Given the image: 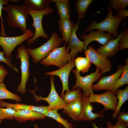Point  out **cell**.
Instances as JSON below:
<instances>
[{
    "label": "cell",
    "instance_id": "6da1fadb",
    "mask_svg": "<svg viewBox=\"0 0 128 128\" xmlns=\"http://www.w3.org/2000/svg\"><path fill=\"white\" fill-rule=\"evenodd\" d=\"M3 9L7 13V22L9 25L19 28L23 34L28 31L26 23L29 14L28 8L25 5L8 4L6 6H3Z\"/></svg>",
    "mask_w": 128,
    "mask_h": 128
},
{
    "label": "cell",
    "instance_id": "7a4b0ae2",
    "mask_svg": "<svg viewBox=\"0 0 128 128\" xmlns=\"http://www.w3.org/2000/svg\"><path fill=\"white\" fill-rule=\"evenodd\" d=\"M107 15L102 21L97 23L93 21L88 28L84 31L85 33L92 30L96 29L106 31L116 38L119 35L118 28L119 24L126 17L116 18L113 15V10L110 5L107 8Z\"/></svg>",
    "mask_w": 128,
    "mask_h": 128
},
{
    "label": "cell",
    "instance_id": "3957f363",
    "mask_svg": "<svg viewBox=\"0 0 128 128\" xmlns=\"http://www.w3.org/2000/svg\"><path fill=\"white\" fill-rule=\"evenodd\" d=\"M62 42V39L59 37L55 31H54L50 38L42 45L34 49L27 48V50L32 58L33 62L36 64L46 58L53 50L59 47Z\"/></svg>",
    "mask_w": 128,
    "mask_h": 128
},
{
    "label": "cell",
    "instance_id": "277c9868",
    "mask_svg": "<svg viewBox=\"0 0 128 128\" xmlns=\"http://www.w3.org/2000/svg\"><path fill=\"white\" fill-rule=\"evenodd\" d=\"M76 78V82L72 88L73 90L77 88H79L83 92L82 96L88 97L93 90L91 87L93 83L98 80L100 78L102 74L100 72L99 68H97L95 71L90 74L83 77L80 74V72L76 69L72 70Z\"/></svg>",
    "mask_w": 128,
    "mask_h": 128
},
{
    "label": "cell",
    "instance_id": "5b68a950",
    "mask_svg": "<svg viewBox=\"0 0 128 128\" xmlns=\"http://www.w3.org/2000/svg\"><path fill=\"white\" fill-rule=\"evenodd\" d=\"M26 46L21 45L17 48V58L21 61V76L20 84L17 88V91L23 94L26 92V85L30 76L29 68L30 55L27 50Z\"/></svg>",
    "mask_w": 128,
    "mask_h": 128
},
{
    "label": "cell",
    "instance_id": "8992f818",
    "mask_svg": "<svg viewBox=\"0 0 128 128\" xmlns=\"http://www.w3.org/2000/svg\"><path fill=\"white\" fill-rule=\"evenodd\" d=\"M53 12V9L49 7L44 10L39 11L28 9V13L32 17L33 20L32 26L34 27L35 32L33 36L27 40L28 44L30 45L34 43L41 37L49 39V36L45 33L43 27L42 20L44 15L52 13Z\"/></svg>",
    "mask_w": 128,
    "mask_h": 128
},
{
    "label": "cell",
    "instance_id": "52a82bcc",
    "mask_svg": "<svg viewBox=\"0 0 128 128\" xmlns=\"http://www.w3.org/2000/svg\"><path fill=\"white\" fill-rule=\"evenodd\" d=\"M34 33L30 29L25 34L15 37H6L0 36V45L3 49L5 58L11 60L10 57L13 51L18 46L21 45L25 41L32 37Z\"/></svg>",
    "mask_w": 128,
    "mask_h": 128
},
{
    "label": "cell",
    "instance_id": "ba28073f",
    "mask_svg": "<svg viewBox=\"0 0 128 128\" xmlns=\"http://www.w3.org/2000/svg\"><path fill=\"white\" fill-rule=\"evenodd\" d=\"M66 44L62 47H58L52 51L45 59L39 62L45 66L54 65L61 68L71 60L69 52L66 50Z\"/></svg>",
    "mask_w": 128,
    "mask_h": 128
},
{
    "label": "cell",
    "instance_id": "9c48e42d",
    "mask_svg": "<svg viewBox=\"0 0 128 128\" xmlns=\"http://www.w3.org/2000/svg\"><path fill=\"white\" fill-rule=\"evenodd\" d=\"M54 80V76H51L50 80V90L49 95L47 97H43L41 96H37L34 93L35 90H30L29 91L32 93L34 99L37 101L41 100L46 101L49 104L50 110L63 109L68 104L58 95L55 89Z\"/></svg>",
    "mask_w": 128,
    "mask_h": 128
},
{
    "label": "cell",
    "instance_id": "30bf717a",
    "mask_svg": "<svg viewBox=\"0 0 128 128\" xmlns=\"http://www.w3.org/2000/svg\"><path fill=\"white\" fill-rule=\"evenodd\" d=\"M86 57L88 58L91 63L99 69L102 74L111 71L112 65L110 61L107 58L99 54L92 46L88 47L84 52Z\"/></svg>",
    "mask_w": 128,
    "mask_h": 128
},
{
    "label": "cell",
    "instance_id": "8fae6325",
    "mask_svg": "<svg viewBox=\"0 0 128 128\" xmlns=\"http://www.w3.org/2000/svg\"><path fill=\"white\" fill-rule=\"evenodd\" d=\"M88 98L91 103H98L103 105L104 107L103 110L104 111L111 110L114 111L117 105V98L111 91H106L105 93L99 94L92 93Z\"/></svg>",
    "mask_w": 128,
    "mask_h": 128
},
{
    "label": "cell",
    "instance_id": "7c38bea8",
    "mask_svg": "<svg viewBox=\"0 0 128 128\" xmlns=\"http://www.w3.org/2000/svg\"><path fill=\"white\" fill-rule=\"evenodd\" d=\"M124 66L123 65L119 66L114 73L101 78L96 84L92 85V90L96 91L107 90L112 91L115 83L123 72Z\"/></svg>",
    "mask_w": 128,
    "mask_h": 128
},
{
    "label": "cell",
    "instance_id": "4fadbf2b",
    "mask_svg": "<svg viewBox=\"0 0 128 128\" xmlns=\"http://www.w3.org/2000/svg\"><path fill=\"white\" fill-rule=\"evenodd\" d=\"M74 59H71L57 70L46 72L45 73L46 75L57 76L60 78L62 85V89L60 96L61 98L65 91H67L69 90L68 84L69 77L70 72L74 67Z\"/></svg>",
    "mask_w": 128,
    "mask_h": 128
},
{
    "label": "cell",
    "instance_id": "5bb4252c",
    "mask_svg": "<svg viewBox=\"0 0 128 128\" xmlns=\"http://www.w3.org/2000/svg\"><path fill=\"white\" fill-rule=\"evenodd\" d=\"M81 101L82 108L78 121L85 120L92 121L97 118L105 117V111L103 110H100L97 113L93 112V106L89 101L88 97L82 96Z\"/></svg>",
    "mask_w": 128,
    "mask_h": 128
},
{
    "label": "cell",
    "instance_id": "9a60e30c",
    "mask_svg": "<svg viewBox=\"0 0 128 128\" xmlns=\"http://www.w3.org/2000/svg\"><path fill=\"white\" fill-rule=\"evenodd\" d=\"M81 38L84 41L83 49L84 50L87 49V47L88 45L92 41H97L103 46L110 41L114 39L109 33L105 32L100 30L91 31L89 33L87 34H84L81 35Z\"/></svg>",
    "mask_w": 128,
    "mask_h": 128
},
{
    "label": "cell",
    "instance_id": "2e32d148",
    "mask_svg": "<svg viewBox=\"0 0 128 128\" xmlns=\"http://www.w3.org/2000/svg\"><path fill=\"white\" fill-rule=\"evenodd\" d=\"M125 21L123 24V27L121 32L115 39L111 40L105 45L100 46L96 50V51L102 56L107 58H112L119 50V41L123 33V28Z\"/></svg>",
    "mask_w": 128,
    "mask_h": 128
},
{
    "label": "cell",
    "instance_id": "e0dca14e",
    "mask_svg": "<svg viewBox=\"0 0 128 128\" xmlns=\"http://www.w3.org/2000/svg\"><path fill=\"white\" fill-rule=\"evenodd\" d=\"M80 20L78 19L77 22L75 24L73 32L68 42V45L66 48V50L71 49L69 53L71 59H74L79 52H83L82 50L84 48V41H80L76 34V31L78 29Z\"/></svg>",
    "mask_w": 128,
    "mask_h": 128
},
{
    "label": "cell",
    "instance_id": "ac0fdd59",
    "mask_svg": "<svg viewBox=\"0 0 128 128\" xmlns=\"http://www.w3.org/2000/svg\"><path fill=\"white\" fill-rule=\"evenodd\" d=\"M46 117L32 110L22 109L16 111L13 118L19 123H23L28 120L34 121L36 119H42Z\"/></svg>",
    "mask_w": 128,
    "mask_h": 128
},
{
    "label": "cell",
    "instance_id": "d6986e66",
    "mask_svg": "<svg viewBox=\"0 0 128 128\" xmlns=\"http://www.w3.org/2000/svg\"><path fill=\"white\" fill-rule=\"evenodd\" d=\"M0 107L11 108L16 111L22 109H28L44 115L50 110L49 106H37L19 103L12 104L1 100H0Z\"/></svg>",
    "mask_w": 128,
    "mask_h": 128
},
{
    "label": "cell",
    "instance_id": "ffe728a7",
    "mask_svg": "<svg viewBox=\"0 0 128 128\" xmlns=\"http://www.w3.org/2000/svg\"><path fill=\"white\" fill-rule=\"evenodd\" d=\"M58 23L62 41L65 42L66 45L72 34L75 24L70 19H60Z\"/></svg>",
    "mask_w": 128,
    "mask_h": 128
},
{
    "label": "cell",
    "instance_id": "44dd1931",
    "mask_svg": "<svg viewBox=\"0 0 128 128\" xmlns=\"http://www.w3.org/2000/svg\"><path fill=\"white\" fill-rule=\"evenodd\" d=\"M82 108L81 100L75 101L68 104L63 109V112L66 114L75 121H78Z\"/></svg>",
    "mask_w": 128,
    "mask_h": 128
},
{
    "label": "cell",
    "instance_id": "7402d4cb",
    "mask_svg": "<svg viewBox=\"0 0 128 128\" xmlns=\"http://www.w3.org/2000/svg\"><path fill=\"white\" fill-rule=\"evenodd\" d=\"M55 2L60 19H70V10L68 0H51Z\"/></svg>",
    "mask_w": 128,
    "mask_h": 128
},
{
    "label": "cell",
    "instance_id": "603a6c76",
    "mask_svg": "<svg viewBox=\"0 0 128 128\" xmlns=\"http://www.w3.org/2000/svg\"><path fill=\"white\" fill-rule=\"evenodd\" d=\"M25 5L29 9L39 11L49 7L50 0H23Z\"/></svg>",
    "mask_w": 128,
    "mask_h": 128
},
{
    "label": "cell",
    "instance_id": "cb8c5ba5",
    "mask_svg": "<svg viewBox=\"0 0 128 128\" xmlns=\"http://www.w3.org/2000/svg\"><path fill=\"white\" fill-rule=\"evenodd\" d=\"M115 96L118 100V104L112 115V118L113 119L115 118L117 114L120 111L122 105L128 99V86H127L123 90L118 89L116 91Z\"/></svg>",
    "mask_w": 128,
    "mask_h": 128
},
{
    "label": "cell",
    "instance_id": "d4e9b609",
    "mask_svg": "<svg viewBox=\"0 0 128 128\" xmlns=\"http://www.w3.org/2000/svg\"><path fill=\"white\" fill-rule=\"evenodd\" d=\"M125 64L124 66L123 72L121 76L116 81L114 85L112 92L115 95L119 88L121 86L128 84V59H125Z\"/></svg>",
    "mask_w": 128,
    "mask_h": 128
},
{
    "label": "cell",
    "instance_id": "484cf974",
    "mask_svg": "<svg viewBox=\"0 0 128 128\" xmlns=\"http://www.w3.org/2000/svg\"><path fill=\"white\" fill-rule=\"evenodd\" d=\"M82 97L81 90L78 88L71 91L69 90L64 94L62 98L67 104H69L76 100H81Z\"/></svg>",
    "mask_w": 128,
    "mask_h": 128
},
{
    "label": "cell",
    "instance_id": "4316f807",
    "mask_svg": "<svg viewBox=\"0 0 128 128\" xmlns=\"http://www.w3.org/2000/svg\"><path fill=\"white\" fill-rule=\"evenodd\" d=\"M76 70L83 73L87 72L91 66V62L88 58L77 57L74 59Z\"/></svg>",
    "mask_w": 128,
    "mask_h": 128
},
{
    "label": "cell",
    "instance_id": "83f0119b",
    "mask_svg": "<svg viewBox=\"0 0 128 128\" xmlns=\"http://www.w3.org/2000/svg\"><path fill=\"white\" fill-rule=\"evenodd\" d=\"M58 110L57 109L49 110L45 115L54 119L63 125L65 128H74L73 124L69 123L67 119L62 118L60 114L58 113Z\"/></svg>",
    "mask_w": 128,
    "mask_h": 128
},
{
    "label": "cell",
    "instance_id": "f1b7e54d",
    "mask_svg": "<svg viewBox=\"0 0 128 128\" xmlns=\"http://www.w3.org/2000/svg\"><path fill=\"white\" fill-rule=\"evenodd\" d=\"M92 0H77L75 3L78 17L80 19L85 16L88 7L93 1Z\"/></svg>",
    "mask_w": 128,
    "mask_h": 128
},
{
    "label": "cell",
    "instance_id": "f546056e",
    "mask_svg": "<svg viewBox=\"0 0 128 128\" xmlns=\"http://www.w3.org/2000/svg\"><path fill=\"white\" fill-rule=\"evenodd\" d=\"M3 99L12 100L17 102L22 101L19 96L9 91L6 88L5 85L2 82L0 83V100Z\"/></svg>",
    "mask_w": 128,
    "mask_h": 128
},
{
    "label": "cell",
    "instance_id": "4dcf8cb0",
    "mask_svg": "<svg viewBox=\"0 0 128 128\" xmlns=\"http://www.w3.org/2000/svg\"><path fill=\"white\" fill-rule=\"evenodd\" d=\"M16 111L11 108H4L0 107V120L5 119H13Z\"/></svg>",
    "mask_w": 128,
    "mask_h": 128
},
{
    "label": "cell",
    "instance_id": "1f68e13d",
    "mask_svg": "<svg viewBox=\"0 0 128 128\" xmlns=\"http://www.w3.org/2000/svg\"><path fill=\"white\" fill-rule=\"evenodd\" d=\"M110 6L116 11L120 9H125L128 5V0H110Z\"/></svg>",
    "mask_w": 128,
    "mask_h": 128
},
{
    "label": "cell",
    "instance_id": "d6a6232c",
    "mask_svg": "<svg viewBox=\"0 0 128 128\" xmlns=\"http://www.w3.org/2000/svg\"><path fill=\"white\" fill-rule=\"evenodd\" d=\"M128 30L127 28L125 30L123 34L119 41V50L128 48Z\"/></svg>",
    "mask_w": 128,
    "mask_h": 128
},
{
    "label": "cell",
    "instance_id": "836d02e7",
    "mask_svg": "<svg viewBox=\"0 0 128 128\" xmlns=\"http://www.w3.org/2000/svg\"><path fill=\"white\" fill-rule=\"evenodd\" d=\"M9 1H10V0H0V18L1 20L0 36H1L5 37L6 35V33L5 32L2 17V10L3 9V5L5 4L7 5L8 4Z\"/></svg>",
    "mask_w": 128,
    "mask_h": 128
},
{
    "label": "cell",
    "instance_id": "e575fe53",
    "mask_svg": "<svg viewBox=\"0 0 128 128\" xmlns=\"http://www.w3.org/2000/svg\"><path fill=\"white\" fill-rule=\"evenodd\" d=\"M116 118L117 121L123 122L128 124V113L124 111H120L117 114Z\"/></svg>",
    "mask_w": 128,
    "mask_h": 128
},
{
    "label": "cell",
    "instance_id": "d590c367",
    "mask_svg": "<svg viewBox=\"0 0 128 128\" xmlns=\"http://www.w3.org/2000/svg\"><path fill=\"white\" fill-rule=\"evenodd\" d=\"M4 52L0 51V62H4L17 73H18V69L15 67L13 66L11 60L8 59L4 57Z\"/></svg>",
    "mask_w": 128,
    "mask_h": 128
},
{
    "label": "cell",
    "instance_id": "8d00e7d4",
    "mask_svg": "<svg viewBox=\"0 0 128 128\" xmlns=\"http://www.w3.org/2000/svg\"><path fill=\"white\" fill-rule=\"evenodd\" d=\"M7 70L2 65H0V83L3 82L5 76L8 73Z\"/></svg>",
    "mask_w": 128,
    "mask_h": 128
},
{
    "label": "cell",
    "instance_id": "74e56055",
    "mask_svg": "<svg viewBox=\"0 0 128 128\" xmlns=\"http://www.w3.org/2000/svg\"><path fill=\"white\" fill-rule=\"evenodd\" d=\"M117 13L114 16L116 18L128 17V10L125 9H120L117 11Z\"/></svg>",
    "mask_w": 128,
    "mask_h": 128
},
{
    "label": "cell",
    "instance_id": "f35d334b",
    "mask_svg": "<svg viewBox=\"0 0 128 128\" xmlns=\"http://www.w3.org/2000/svg\"><path fill=\"white\" fill-rule=\"evenodd\" d=\"M128 124L123 122H119L117 121L115 124L113 125L112 128H127Z\"/></svg>",
    "mask_w": 128,
    "mask_h": 128
},
{
    "label": "cell",
    "instance_id": "ab89813d",
    "mask_svg": "<svg viewBox=\"0 0 128 128\" xmlns=\"http://www.w3.org/2000/svg\"><path fill=\"white\" fill-rule=\"evenodd\" d=\"M106 124L107 125V128H112L113 125L110 121H106ZM92 125L93 128H99L96 126L95 123L92 122ZM101 128H103L102 127Z\"/></svg>",
    "mask_w": 128,
    "mask_h": 128
},
{
    "label": "cell",
    "instance_id": "60d3db41",
    "mask_svg": "<svg viewBox=\"0 0 128 128\" xmlns=\"http://www.w3.org/2000/svg\"><path fill=\"white\" fill-rule=\"evenodd\" d=\"M19 1V0H10V1H12L14 3H15Z\"/></svg>",
    "mask_w": 128,
    "mask_h": 128
},
{
    "label": "cell",
    "instance_id": "b9f144b4",
    "mask_svg": "<svg viewBox=\"0 0 128 128\" xmlns=\"http://www.w3.org/2000/svg\"><path fill=\"white\" fill-rule=\"evenodd\" d=\"M33 128H39V127L37 124H35L34 125Z\"/></svg>",
    "mask_w": 128,
    "mask_h": 128
},
{
    "label": "cell",
    "instance_id": "7bdbcfd3",
    "mask_svg": "<svg viewBox=\"0 0 128 128\" xmlns=\"http://www.w3.org/2000/svg\"><path fill=\"white\" fill-rule=\"evenodd\" d=\"M2 122V120H0V124Z\"/></svg>",
    "mask_w": 128,
    "mask_h": 128
}]
</instances>
